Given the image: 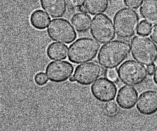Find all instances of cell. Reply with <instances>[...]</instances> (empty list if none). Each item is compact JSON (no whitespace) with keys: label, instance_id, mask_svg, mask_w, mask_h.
<instances>
[{"label":"cell","instance_id":"2","mask_svg":"<svg viewBox=\"0 0 157 131\" xmlns=\"http://www.w3.org/2000/svg\"><path fill=\"white\" fill-rule=\"evenodd\" d=\"M113 22L118 37L127 39L134 36L137 32L140 24V16L134 9L123 8L116 13Z\"/></svg>","mask_w":157,"mask_h":131},{"label":"cell","instance_id":"4","mask_svg":"<svg viewBox=\"0 0 157 131\" xmlns=\"http://www.w3.org/2000/svg\"><path fill=\"white\" fill-rule=\"evenodd\" d=\"M131 49L134 59L143 65L154 64L157 61V45L147 36H135L131 42Z\"/></svg>","mask_w":157,"mask_h":131},{"label":"cell","instance_id":"3","mask_svg":"<svg viewBox=\"0 0 157 131\" xmlns=\"http://www.w3.org/2000/svg\"><path fill=\"white\" fill-rule=\"evenodd\" d=\"M99 48L100 45L96 40L89 38L78 39L69 48V59L76 64L91 61L96 56Z\"/></svg>","mask_w":157,"mask_h":131},{"label":"cell","instance_id":"19","mask_svg":"<svg viewBox=\"0 0 157 131\" xmlns=\"http://www.w3.org/2000/svg\"><path fill=\"white\" fill-rule=\"evenodd\" d=\"M151 31L152 26L151 24L145 21H141L139 24L137 33L139 35L147 36L151 34Z\"/></svg>","mask_w":157,"mask_h":131},{"label":"cell","instance_id":"1","mask_svg":"<svg viewBox=\"0 0 157 131\" xmlns=\"http://www.w3.org/2000/svg\"><path fill=\"white\" fill-rule=\"evenodd\" d=\"M130 43L124 40H116L104 45L98 55V61L106 69H114L124 61L130 54Z\"/></svg>","mask_w":157,"mask_h":131},{"label":"cell","instance_id":"9","mask_svg":"<svg viewBox=\"0 0 157 131\" xmlns=\"http://www.w3.org/2000/svg\"><path fill=\"white\" fill-rule=\"evenodd\" d=\"M73 72L74 66L67 61L51 62L46 69L48 80L56 83H63L70 79Z\"/></svg>","mask_w":157,"mask_h":131},{"label":"cell","instance_id":"7","mask_svg":"<svg viewBox=\"0 0 157 131\" xmlns=\"http://www.w3.org/2000/svg\"><path fill=\"white\" fill-rule=\"evenodd\" d=\"M90 33L92 37L101 44L109 43L116 37L113 22L105 14H100L94 17Z\"/></svg>","mask_w":157,"mask_h":131},{"label":"cell","instance_id":"17","mask_svg":"<svg viewBox=\"0 0 157 131\" xmlns=\"http://www.w3.org/2000/svg\"><path fill=\"white\" fill-rule=\"evenodd\" d=\"M50 17L43 10L34 11L30 16V23L33 27L37 30H44L48 26Z\"/></svg>","mask_w":157,"mask_h":131},{"label":"cell","instance_id":"15","mask_svg":"<svg viewBox=\"0 0 157 131\" xmlns=\"http://www.w3.org/2000/svg\"><path fill=\"white\" fill-rule=\"evenodd\" d=\"M67 46L56 42L52 43L47 49V56L52 60L60 61L65 59L67 58Z\"/></svg>","mask_w":157,"mask_h":131},{"label":"cell","instance_id":"10","mask_svg":"<svg viewBox=\"0 0 157 131\" xmlns=\"http://www.w3.org/2000/svg\"><path fill=\"white\" fill-rule=\"evenodd\" d=\"M91 92L94 98L106 103L114 100L117 94L115 83L107 78H101L91 86Z\"/></svg>","mask_w":157,"mask_h":131},{"label":"cell","instance_id":"27","mask_svg":"<svg viewBox=\"0 0 157 131\" xmlns=\"http://www.w3.org/2000/svg\"><path fill=\"white\" fill-rule=\"evenodd\" d=\"M154 82L155 83V84L157 85V66L155 67V72L154 74Z\"/></svg>","mask_w":157,"mask_h":131},{"label":"cell","instance_id":"18","mask_svg":"<svg viewBox=\"0 0 157 131\" xmlns=\"http://www.w3.org/2000/svg\"><path fill=\"white\" fill-rule=\"evenodd\" d=\"M109 0H87L84 6L86 11L91 15H98L105 13L108 8Z\"/></svg>","mask_w":157,"mask_h":131},{"label":"cell","instance_id":"11","mask_svg":"<svg viewBox=\"0 0 157 131\" xmlns=\"http://www.w3.org/2000/svg\"><path fill=\"white\" fill-rule=\"evenodd\" d=\"M136 108L144 115L155 113L157 112V91L148 90L142 92L138 100Z\"/></svg>","mask_w":157,"mask_h":131},{"label":"cell","instance_id":"16","mask_svg":"<svg viewBox=\"0 0 157 131\" xmlns=\"http://www.w3.org/2000/svg\"><path fill=\"white\" fill-rule=\"evenodd\" d=\"M71 22L76 31L79 33H84L90 28L91 17L86 13L79 12L72 17Z\"/></svg>","mask_w":157,"mask_h":131},{"label":"cell","instance_id":"20","mask_svg":"<svg viewBox=\"0 0 157 131\" xmlns=\"http://www.w3.org/2000/svg\"><path fill=\"white\" fill-rule=\"evenodd\" d=\"M105 112L107 115L110 116L116 115L118 112V105L116 102L113 101L108 102L105 106Z\"/></svg>","mask_w":157,"mask_h":131},{"label":"cell","instance_id":"26","mask_svg":"<svg viewBox=\"0 0 157 131\" xmlns=\"http://www.w3.org/2000/svg\"><path fill=\"white\" fill-rule=\"evenodd\" d=\"M155 66L154 64H151L148 65V68H147V71H148V74L149 76H152L154 74L155 72Z\"/></svg>","mask_w":157,"mask_h":131},{"label":"cell","instance_id":"25","mask_svg":"<svg viewBox=\"0 0 157 131\" xmlns=\"http://www.w3.org/2000/svg\"><path fill=\"white\" fill-rule=\"evenodd\" d=\"M150 36H151V38L152 39V40L157 44V24H155L152 29Z\"/></svg>","mask_w":157,"mask_h":131},{"label":"cell","instance_id":"24","mask_svg":"<svg viewBox=\"0 0 157 131\" xmlns=\"http://www.w3.org/2000/svg\"><path fill=\"white\" fill-rule=\"evenodd\" d=\"M106 76L108 78L112 81H117L118 78V71L114 69H109L107 73Z\"/></svg>","mask_w":157,"mask_h":131},{"label":"cell","instance_id":"14","mask_svg":"<svg viewBox=\"0 0 157 131\" xmlns=\"http://www.w3.org/2000/svg\"><path fill=\"white\" fill-rule=\"evenodd\" d=\"M144 21L151 24H157V0H144L140 8Z\"/></svg>","mask_w":157,"mask_h":131},{"label":"cell","instance_id":"21","mask_svg":"<svg viewBox=\"0 0 157 131\" xmlns=\"http://www.w3.org/2000/svg\"><path fill=\"white\" fill-rule=\"evenodd\" d=\"M87 0H66L67 7L71 10L78 9V8L83 7Z\"/></svg>","mask_w":157,"mask_h":131},{"label":"cell","instance_id":"13","mask_svg":"<svg viewBox=\"0 0 157 131\" xmlns=\"http://www.w3.org/2000/svg\"><path fill=\"white\" fill-rule=\"evenodd\" d=\"M41 7L52 18H59L67 11L66 0H40Z\"/></svg>","mask_w":157,"mask_h":131},{"label":"cell","instance_id":"8","mask_svg":"<svg viewBox=\"0 0 157 131\" xmlns=\"http://www.w3.org/2000/svg\"><path fill=\"white\" fill-rule=\"evenodd\" d=\"M96 62H89L78 66L73 74L75 82L82 85H89L103 76L105 71Z\"/></svg>","mask_w":157,"mask_h":131},{"label":"cell","instance_id":"5","mask_svg":"<svg viewBox=\"0 0 157 131\" xmlns=\"http://www.w3.org/2000/svg\"><path fill=\"white\" fill-rule=\"evenodd\" d=\"M118 78L122 83L129 86L141 84L148 76L146 67L134 60L124 62L118 69Z\"/></svg>","mask_w":157,"mask_h":131},{"label":"cell","instance_id":"22","mask_svg":"<svg viewBox=\"0 0 157 131\" xmlns=\"http://www.w3.org/2000/svg\"><path fill=\"white\" fill-rule=\"evenodd\" d=\"M34 81L36 84L39 86H43L46 84L48 82V77L43 72L37 73L34 77Z\"/></svg>","mask_w":157,"mask_h":131},{"label":"cell","instance_id":"28","mask_svg":"<svg viewBox=\"0 0 157 131\" xmlns=\"http://www.w3.org/2000/svg\"><path fill=\"white\" fill-rule=\"evenodd\" d=\"M112 1H119V0H112Z\"/></svg>","mask_w":157,"mask_h":131},{"label":"cell","instance_id":"6","mask_svg":"<svg viewBox=\"0 0 157 131\" xmlns=\"http://www.w3.org/2000/svg\"><path fill=\"white\" fill-rule=\"evenodd\" d=\"M47 33L52 40L60 43L70 44L77 38L74 27L63 18L52 20L48 26Z\"/></svg>","mask_w":157,"mask_h":131},{"label":"cell","instance_id":"23","mask_svg":"<svg viewBox=\"0 0 157 131\" xmlns=\"http://www.w3.org/2000/svg\"><path fill=\"white\" fill-rule=\"evenodd\" d=\"M124 4L128 7L137 9L141 6L143 0H124Z\"/></svg>","mask_w":157,"mask_h":131},{"label":"cell","instance_id":"12","mask_svg":"<svg viewBox=\"0 0 157 131\" xmlns=\"http://www.w3.org/2000/svg\"><path fill=\"white\" fill-rule=\"evenodd\" d=\"M137 90L129 85L123 86L119 89L117 97L118 105L123 109L129 110L134 108L138 100Z\"/></svg>","mask_w":157,"mask_h":131}]
</instances>
